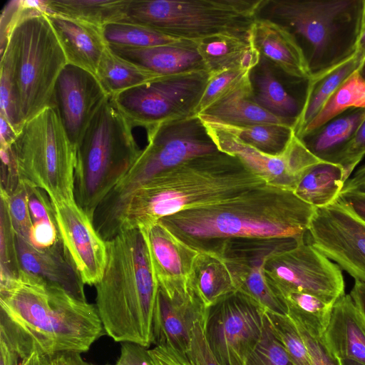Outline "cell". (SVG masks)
<instances>
[{
	"instance_id": "43",
	"label": "cell",
	"mask_w": 365,
	"mask_h": 365,
	"mask_svg": "<svg viewBox=\"0 0 365 365\" xmlns=\"http://www.w3.org/2000/svg\"><path fill=\"white\" fill-rule=\"evenodd\" d=\"M246 365H295L274 335L266 311L261 339L249 356Z\"/></svg>"
},
{
	"instance_id": "47",
	"label": "cell",
	"mask_w": 365,
	"mask_h": 365,
	"mask_svg": "<svg viewBox=\"0 0 365 365\" xmlns=\"http://www.w3.org/2000/svg\"><path fill=\"white\" fill-rule=\"evenodd\" d=\"M365 155V119L359 128L354 138L341 156L340 165L348 179L354 169Z\"/></svg>"
},
{
	"instance_id": "44",
	"label": "cell",
	"mask_w": 365,
	"mask_h": 365,
	"mask_svg": "<svg viewBox=\"0 0 365 365\" xmlns=\"http://www.w3.org/2000/svg\"><path fill=\"white\" fill-rule=\"evenodd\" d=\"M34 185L21 179L15 190L7 195L11 220L16 235L30 241L33 221L29 210V197ZM3 191V190H2Z\"/></svg>"
},
{
	"instance_id": "48",
	"label": "cell",
	"mask_w": 365,
	"mask_h": 365,
	"mask_svg": "<svg viewBox=\"0 0 365 365\" xmlns=\"http://www.w3.org/2000/svg\"><path fill=\"white\" fill-rule=\"evenodd\" d=\"M61 240L56 219L41 220L33 222L30 242L39 248H46L54 245Z\"/></svg>"
},
{
	"instance_id": "1",
	"label": "cell",
	"mask_w": 365,
	"mask_h": 365,
	"mask_svg": "<svg viewBox=\"0 0 365 365\" xmlns=\"http://www.w3.org/2000/svg\"><path fill=\"white\" fill-rule=\"evenodd\" d=\"M315 210L293 191L264 184L159 221L184 243L205 251L230 238H305Z\"/></svg>"
},
{
	"instance_id": "11",
	"label": "cell",
	"mask_w": 365,
	"mask_h": 365,
	"mask_svg": "<svg viewBox=\"0 0 365 365\" xmlns=\"http://www.w3.org/2000/svg\"><path fill=\"white\" fill-rule=\"evenodd\" d=\"M210 76L205 70L164 76L112 98L133 127L148 129L195 115Z\"/></svg>"
},
{
	"instance_id": "56",
	"label": "cell",
	"mask_w": 365,
	"mask_h": 365,
	"mask_svg": "<svg viewBox=\"0 0 365 365\" xmlns=\"http://www.w3.org/2000/svg\"><path fill=\"white\" fill-rule=\"evenodd\" d=\"M356 54L361 61V62L365 58V29L361 31L360 36L359 37L356 45Z\"/></svg>"
},
{
	"instance_id": "53",
	"label": "cell",
	"mask_w": 365,
	"mask_h": 365,
	"mask_svg": "<svg viewBox=\"0 0 365 365\" xmlns=\"http://www.w3.org/2000/svg\"><path fill=\"white\" fill-rule=\"evenodd\" d=\"M356 190L365 192V164L360 166L345 182L341 191Z\"/></svg>"
},
{
	"instance_id": "58",
	"label": "cell",
	"mask_w": 365,
	"mask_h": 365,
	"mask_svg": "<svg viewBox=\"0 0 365 365\" xmlns=\"http://www.w3.org/2000/svg\"><path fill=\"white\" fill-rule=\"evenodd\" d=\"M340 362L341 365H363L361 364L348 359L340 360Z\"/></svg>"
},
{
	"instance_id": "54",
	"label": "cell",
	"mask_w": 365,
	"mask_h": 365,
	"mask_svg": "<svg viewBox=\"0 0 365 365\" xmlns=\"http://www.w3.org/2000/svg\"><path fill=\"white\" fill-rule=\"evenodd\" d=\"M349 294L365 322V282L355 280Z\"/></svg>"
},
{
	"instance_id": "36",
	"label": "cell",
	"mask_w": 365,
	"mask_h": 365,
	"mask_svg": "<svg viewBox=\"0 0 365 365\" xmlns=\"http://www.w3.org/2000/svg\"><path fill=\"white\" fill-rule=\"evenodd\" d=\"M357 108H365V81L358 70L343 82L297 137L300 138L316 130L349 109Z\"/></svg>"
},
{
	"instance_id": "27",
	"label": "cell",
	"mask_w": 365,
	"mask_h": 365,
	"mask_svg": "<svg viewBox=\"0 0 365 365\" xmlns=\"http://www.w3.org/2000/svg\"><path fill=\"white\" fill-rule=\"evenodd\" d=\"M365 119V108H351L299 138L319 160L338 164Z\"/></svg>"
},
{
	"instance_id": "24",
	"label": "cell",
	"mask_w": 365,
	"mask_h": 365,
	"mask_svg": "<svg viewBox=\"0 0 365 365\" xmlns=\"http://www.w3.org/2000/svg\"><path fill=\"white\" fill-rule=\"evenodd\" d=\"M324 340L339 359H348L365 365V322L350 294H344L334 304Z\"/></svg>"
},
{
	"instance_id": "9",
	"label": "cell",
	"mask_w": 365,
	"mask_h": 365,
	"mask_svg": "<svg viewBox=\"0 0 365 365\" xmlns=\"http://www.w3.org/2000/svg\"><path fill=\"white\" fill-rule=\"evenodd\" d=\"M264 0H130L124 21L197 43L252 31Z\"/></svg>"
},
{
	"instance_id": "55",
	"label": "cell",
	"mask_w": 365,
	"mask_h": 365,
	"mask_svg": "<svg viewBox=\"0 0 365 365\" xmlns=\"http://www.w3.org/2000/svg\"><path fill=\"white\" fill-rule=\"evenodd\" d=\"M0 135L1 148L4 149L9 148L17 135V133L13 127L1 115H0Z\"/></svg>"
},
{
	"instance_id": "42",
	"label": "cell",
	"mask_w": 365,
	"mask_h": 365,
	"mask_svg": "<svg viewBox=\"0 0 365 365\" xmlns=\"http://www.w3.org/2000/svg\"><path fill=\"white\" fill-rule=\"evenodd\" d=\"M273 332L295 365H311L305 342L294 321L287 314L266 311Z\"/></svg>"
},
{
	"instance_id": "29",
	"label": "cell",
	"mask_w": 365,
	"mask_h": 365,
	"mask_svg": "<svg viewBox=\"0 0 365 365\" xmlns=\"http://www.w3.org/2000/svg\"><path fill=\"white\" fill-rule=\"evenodd\" d=\"M190 282L208 309L227 294L237 291L230 270L221 256L214 251H198Z\"/></svg>"
},
{
	"instance_id": "49",
	"label": "cell",
	"mask_w": 365,
	"mask_h": 365,
	"mask_svg": "<svg viewBox=\"0 0 365 365\" xmlns=\"http://www.w3.org/2000/svg\"><path fill=\"white\" fill-rule=\"evenodd\" d=\"M117 365H155L149 349L133 342L121 343L120 354Z\"/></svg>"
},
{
	"instance_id": "14",
	"label": "cell",
	"mask_w": 365,
	"mask_h": 365,
	"mask_svg": "<svg viewBox=\"0 0 365 365\" xmlns=\"http://www.w3.org/2000/svg\"><path fill=\"white\" fill-rule=\"evenodd\" d=\"M305 240L306 237L230 238L209 250L221 256L237 291L250 297L267 312L287 314L284 302L267 282L264 265L269 255L295 247Z\"/></svg>"
},
{
	"instance_id": "22",
	"label": "cell",
	"mask_w": 365,
	"mask_h": 365,
	"mask_svg": "<svg viewBox=\"0 0 365 365\" xmlns=\"http://www.w3.org/2000/svg\"><path fill=\"white\" fill-rule=\"evenodd\" d=\"M65 53L68 64L93 75L108 46L103 28L66 16L45 13Z\"/></svg>"
},
{
	"instance_id": "41",
	"label": "cell",
	"mask_w": 365,
	"mask_h": 365,
	"mask_svg": "<svg viewBox=\"0 0 365 365\" xmlns=\"http://www.w3.org/2000/svg\"><path fill=\"white\" fill-rule=\"evenodd\" d=\"M0 285L19 278L21 269L16 235L9 212L7 195L1 190L0 205Z\"/></svg>"
},
{
	"instance_id": "4",
	"label": "cell",
	"mask_w": 365,
	"mask_h": 365,
	"mask_svg": "<svg viewBox=\"0 0 365 365\" xmlns=\"http://www.w3.org/2000/svg\"><path fill=\"white\" fill-rule=\"evenodd\" d=\"M0 304L42 354H81L106 334L96 305L22 271L17 279L0 285Z\"/></svg>"
},
{
	"instance_id": "60",
	"label": "cell",
	"mask_w": 365,
	"mask_h": 365,
	"mask_svg": "<svg viewBox=\"0 0 365 365\" xmlns=\"http://www.w3.org/2000/svg\"><path fill=\"white\" fill-rule=\"evenodd\" d=\"M83 365H93V364H90L87 362L85 361V363L83 364ZM107 365H110V364H107ZM115 365H117L116 364Z\"/></svg>"
},
{
	"instance_id": "6",
	"label": "cell",
	"mask_w": 365,
	"mask_h": 365,
	"mask_svg": "<svg viewBox=\"0 0 365 365\" xmlns=\"http://www.w3.org/2000/svg\"><path fill=\"white\" fill-rule=\"evenodd\" d=\"M132 128L113 98L109 97L76 145L74 199L92 220L98 207L141 153Z\"/></svg>"
},
{
	"instance_id": "12",
	"label": "cell",
	"mask_w": 365,
	"mask_h": 365,
	"mask_svg": "<svg viewBox=\"0 0 365 365\" xmlns=\"http://www.w3.org/2000/svg\"><path fill=\"white\" fill-rule=\"evenodd\" d=\"M265 311L240 291L227 294L207 309L206 339L220 365H246L261 339Z\"/></svg>"
},
{
	"instance_id": "46",
	"label": "cell",
	"mask_w": 365,
	"mask_h": 365,
	"mask_svg": "<svg viewBox=\"0 0 365 365\" xmlns=\"http://www.w3.org/2000/svg\"><path fill=\"white\" fill-rule=\"evenodd\" d=\"M295 324L307 346L311 365H341L340 360L331 352L327 346L324 335L321 336L311 333L299 324L297 323Z\"/></svg>"
},
{
	"instance_id": "45",
	"label": "cell",
	"mask_w": 365,
	"mask_h": 365,
	"mask_svg": "<svg viewBox=\"0 0 365 365\" xmlns=\"http://www.w3.org/2000/svg\"><path fill=\"white\" fill-rule=\"evenodd\" d=\"M206 316L195 323L185 351V355L192 365H220L211 351L206 339Z\"/></svg>"
},
{
	"instance_id": "20",
	"label": "cell",
	"mask_w": 365,
	"mask_h": 365,
	"mask_svg": "<svg viewBox=\"0 0 365 365\" xmlns=\"http://www.w3.org/2000/svg\"><path fill=\"white\" fill-rule=\"evenodd\" d=\"M16 245L22 272L60 287L74 297L86 301L85 284L61 240L51 247L39 248L16 235Z\"/></svg>"
},
{
	"instance_id": "18",
	"label": "cell",
	"mask_w": 365,
	"mask_h": 365,
	"mask_svg": "<svg viewBox=\"0 0 365 365\" xmlns=\"http://www.w3.org/2000/svg\"><path fill=\"white\" fill-rule=\"evenodd\" d=\"M110 96L97 77L67 64L56 81L51 106L57 111L68 138L76 148L86 128Z\"/></svg>"
},
{
	"instance_id": "31",
	"label": "cell",
	"mask_w": 365,
	"mask_h": 365,
	"mask_svg": "<svg viewBox=\"0 0 365 365\" xmlns=\"http://www.w3.org/2000/svg\"><path fill=\"white\" fill-rule=\"evenodd\" d=\"M96 76L108 95L113 97L164 76L118 56L108 46Z\"/></svg>"
},
{
	"instance_id": "37",
	"label": "cell",
	"mask_w": 365,
	"mask_h": 365,
	"mask_svg": "<svg viewBox=\"0 0 365 365\" xmlns=\"http://www.w3.org/2000/svg\"><path fill=\"white\" fill-rule=\"evenodd\" d=\"M219 123L242 143L271 155L280 154L294 134V129L284 124L237 126Z\"/></svg>"
},
{
	"instance_id": "26",
	"label": "cell",
	"mask_w": 365,
	"mask_h": 365,
	"mask_svg": "<svg viewBox=\"0 0 365 365\" xmlns=\"http://www.w3.org/2000/svg\"><path fill=\"white\" fill-rule=\"evenodd\" d=\"M196 44L206 68L211 74L231 69L252 71L261 60L252 31L212 36Z\"/></svg>"
},
{
	"instance_id": "40",
	"label": "cell",
	"mask_w": 365,
	"mask_h": 365,
	"mask_svg": "<svg viewBox=\"0 0 365 365\" xmlns=\"http://www.w3.org/2000/svg\"><path fill=\"white\" fill-rule=\"evenodd\" d=\"M251 71L231 69L211 74L195 115L237 94L254 92Z\"/></svg>"
},
{
	"instance_id": "5",
	"label": "cell",
	"mask_w": 365,
	"mask_h": 365,
	"mask_svg": "<svg viewBox=\"0 0 365 365\" xmlns=\"http://www.w3.org/2000/svg\"><path fill=\"white\" fill-rule=\"evenodd\" d=\"M364 0H264L260 10L294 36L311 79L356 53ZM259 11V12H260Z\"/></svg>"
},
{
	"instance_id": "2",
	"label": "cell",
	"mask_w": 365,
	"mask_h": 365,
	"mask_svg": "<svg viewBox=\"0 0 365 365\" xmlns=\"http://www.w3.org/2000/svg\"><path fill=\"white\" fill-rule=\"evenodd\" d=\"M267 184L238 158L217 151L190 159L138 188L127 200L110 239L163 217L234 197Z\"/></svg>"
},
{
	"instance_id": "28",
	"label": "cell",
	"mask_w": 365,
	"mask_h": 365,
	"mask_svg": "<svg viewBox=\"0 0 365 365\" xmlns=\"http://www.w3.org/2000/svg\"><path fill=\"white\" fill-rule=\"evenodd\" d=\"M260 68L253 86L255 101L273 115L287 120L294 129L308 95L292 93L287 89L263 58Z\"/></svg>"
},
{
	"instance_id": "21",
	"label": "cell",
	"mask_w": 365,
	"mask_h": 365,
	"mask_svg": "<svg viewBox=\"0 0 365 365\" xmlns=\"http://www.w3.org/2000/svg\"><path fill=\"white\" fill-rule=\"evenodd\" d=\"M140 230L158 286L173 288L187 284L198 251L178 239L160 221Z\"/></svg>"
},
{
	"instance_id": "25",
	"label": "cell",
	"mask_w": 365,
	"mask_h": 365,
	"mask_svg": "<svg viewBox=\"0 0 365 365\" xmlns=\"http://www.w3.org/2000/svg\"><path fill=\"white\" fill-rule=\"evenodd\" d=\"M108 46L118 56L162 76L207 71L196 43L191 41L143 48Z\"/></svg>"
},
{
	"instance_id": "7",
	"label": "cell",
	"mask_w": 365,
	"mask_h": 365,
	"mask_svg": "<svg viewBox=\"0 0 365 365\" xmlns=\"http://www.w3.org/2000/svg\"><path fill=\"white\" fill-rule=\"evenodd\" d=\"M146 130L148 145L95 212L93 225L105 241L110 239L121 210L138 188L190 159L220 151L198 115L162 123Z\"/></svg>"
},
{
	"instance_id": "17",
	"label": "cell",
	"mask_w": 365,
	"mask_h": 365,
	"mask_svg": "<svg viewBox=\"0 0 365 365\" xmlns=\"http://www.w3.org/2000/svg\"><path fill=\"white\" fill-rule=\"evenodd\" d=\"M51 202L62 242L78 274L84 284L96 285L106 266V242L75 200Z\"/></svg>"
},
{
	"instance_id": "39",
	"label": "cell",
	"mask_w": 365,
	"mask_h": 365,
	"mask_svg": "<svg viewBox=\"0 0 365 365\" xmlns=\"http://www.w3.org/2000/svg\"><path fill=\"white\" fill-rule=\"evenodd\" d=\"M0 350V365H28L35 354L41 353L33 337L2 311Z\"/></svg>"
},
{
	"instance_id": "15",
	"label": "cell",
	"mask_w": 365,
	"mask_h": 365,
	"mask_svg": "<svg viewBox=\"0 0 365 365\" xmlns=\"http://www.w3.org/2000/svg\"><path fill=\"white\" fill-rule=\"evenodd\" d=\"M306 241L365 282V222L336 200L316 208Z\"/></svg>"
},
{
	"instance_id": "3",
	"label": "cell",
	"mask_w": 365,
	"mask_h": 365,
	"mask_svg": "<svg viewBox=\"0 0 365 365\" xmlns=\"http://www.w3.org/2000/svg\"><path fill=\"white\" fill-rule=\"evenodd\" d=\"M106 247L105 271L95 285L106 334L148 348L158 284L145 235L140 229L123 230Z\"/></svg>"
},
{
	"instance_id": "35",
	"label": "cell",
	"mask_w": 365,
	"mask_h": 365,
	"mask_svg": "<svg viewBox=\"0 0 365 365\" xmlns=\"http://www.w3.org/2000/svg\"><path fill=\"white\" fill-rule=\"evenodd\" d=\"M287 308V315L308 331L324 336L330 322L335 303L318 296L298 291L280 295Z\"/></svg>"
},
{
	"instance_id": "8",
	"label": "cell",
	"mask_w": 365,
	"mask_h": 365,
	"mask_svg": "<svg viewBox=\"0 0 365 365\" xmlns=\"http://www.w3.org/2000/svg\"><path fill=\"white\" fill-rule=\"evenodd\" d=\"M1 58L11 67L25 122L51 106L56 81L68 63L40 8H31L16 23Z\"/></svg>"
},
{
	"instance_id": "50",
	"label": "cell",
	"mask_w": 365,
	"mask_h": 365,
	"mask_svg": "<svg viewBox=\"0 0 365 365\" xmlns=\"http://www.w3.org/2000/svg\"><path fill=\"white\" fill-rule=\"evenodd\" d=\"M85 361L78 352H59L51 354L37 352L33 365H83Z\"/></svg>"
},
{
	"instance_id": "33",
	"label": "cell",
	"mask_w": 365,
	"mask_h": 365,
	"mask_svg": "<svg viewBox=\"0 0 365 365\" xmlns=\"http://www.w3.org/2000/svg\"><path fill=\"white\" fill-rule=\"evenodd\" d=\"M253 96L254 92L237 94L218 105L209 108L199 115L237 126L284 124L293 128L287 120L273 115L257 104Z\"/></svg>"
},
{
	"instance_id": "30",
	"label": "cell",
	"mask_w": 365,
	"mask_h": 365,
	"mask_svg": "<svg viewBox=\"0 0 365 365\" xmlns=\"http://www.w3.org/2000/svg\"><path fill=\"white\" fill-rule=\"evenodd\" d=\"M346 180L340 165L321 161L305 170L294 192L314 207H323L336 200Z\"/></svg>"
},
{
	"instance_id": "23",
	"label": "cell",
	"mask_w": 365,
	"mask_h": 365,
	"mask_svg": "<svg viewBox=\"0 0 365 365\" xmlns=\"http://www.w3.org/2000/svg\"><path fill=\"white\" fill-rule=\"evenodd\" d=\"M252 34L261 57L287 76L311 78L303 53L287 29L269 19L257 17Z\"/></svg>"
},
{
	"instance_id": "51",
	"label": "cell",
	"mask_w": 365,
	"mask_h": 365,
	"mask_svg": "<svg viewBox=\"0 0 365 365\" xmlns=\"http://www.w3.org/2000/svg\"><path fill=\"white\" fill-rule=\"evenodd\" d=\"M149 353L155 365H192L185 353L170 347L155 346Z\"/></svg>"
},
{
	"instance_id": "57",
	"label": "cell",
	"mask_w": 365,
	"mask_h": 365,
	"mask_svg": "<svg viewBox=\"0 0 365 365\" xmlns=\"http://www.w3.org/2000/svg\"><path fill=\"white\" fill-rule=\"evenodd\" d=\"M358 71L365 81V58L361 62Z\"/></svg>"
},
{
	"instance_id": "32",
	"label": "cell",
	"mask_w": 365,
	"mask_h": 365,
	"mask_svg": "<svg viewBox=\"0 0 365 365\" xmlns=\"http://www.w3.org/2000/svg\"><path fill=\"white\" fill-rule=\"evenodd\" d=\"M130 0H46L45 13L77 19L101 28L124 21Z\"/></svg>"
},
{
	"instance_id": "38",
	"label": "cell",
	"mask_w": 365,
	"mask_h": 365,
	"mask_svg": "<svg viewBox=\"0 0 365 365\" xmlns=\"http://www.w3.org/2000/svg\"><path fill=\"white\" fill-rule=\"evenodd\" d=\"M103 34L110 46L143 48L185 41L149 26L128 21L105 26Z\"/></svg>"
},
{
	"instance_id": "10",
	"label": "cell",
	"mask_w": 365,
	"mask_h": 365,
	"mask_svg": "<svg viewBox=\"0 0 365 365\" xmlns=\"http://www.w3.org/2000/svg\"><path fill=\"white\" fill-rule=\"evenodd\" d=\"M9 149L21 179L52 201L75 200L76 149L53 107L26 121Z\"/></svg>"
},
{
	"instance_id": "61",
	"label": "cell",
	"mask_w": 365,
	"mask_h": 365,
	"mask_svg": "<svg viewBox=\"0 0 365 365\" xmlns=\"http://www.w3.org/2000/svg\"><path fill=\"white\" fill-rule=\"evenodd\" d=\"M35 354H34V355H35ZM33 358H34V356L32 357V359H31V361H30V363H29V365H33Z\"/></svg>"
},
{
	"instance_id": "59",
	"label": "cell",
	"mask_w": 365,
	"mask_h": 365,
	"mask_svg": "<svg viewBox=\"0 0 365 365\" xmlns=\"http://www.w3.org/2000/svg\"><path fill=\"white\" fill-rule=\"evenodd\" d=\"M365 29V0H364V10H363V16H362V29H361V31L363 29Z\"/></svg>"
},
{
	"instance_id": "34",
	"label": "cell",
	"mask_w": 365,
	"mask_h": 365,
	"mask_svg": "<svg viewBox=\"0 0 365 365\" xmlns=\"http://www.w3.org/2000/svg\"><path fill=\"white\" fill-rule=\"evenodd\" d=\"M361 61L355 53L351 58L316 79L310 78V86L305 107L294 128L297 136L322 110L330 96L354 71L359 70Z\"/></svg>"
},
{
	"instance_id": "13",
	"label": "cell",
	"mask_w": 365,
	"mask_h": 365,
	"mask_svg": "<svg viewBox=\"0 0 365 365\" xmlns=\"http://www.w3.org/2000/svg\"><path fill=\"white\" fill-rule=\"evenodd\" d=\"M264 272L268 284L280 298L284 292L298 291L335 303L345 294L339 266L306 240L295 247L269 255Z\"/></svg>"
},
{
	"instance_id": "19",
	"label": "cell",
	"mask_w": 365,
	"mask_h": 365,
	"mask_svg": "<svg viewBox=\"0 0 365 365\" xmlns=\"http://www.w3.org/2000/svg\"><path fill=\"white\" fill-rule=\"evenodd\" d=\"M207 312L190 279L185 286H158L153 314L152 344L185 353L195 323L205 317Z\"/></svg>"
},
{
	"instance_id": "52",
	"label": "cell",
	"mask_w": 365,
	"mask_h": 365,
	"mask_svg": "<svg viewBox=\"0 0 365 365\" xmlns=\"http://www.w3.org/2000/svg\"><path fill=\"white\" fill-rule=\"evenodd\" d=\"M336 201L365 222V192L356 190L341 191Z\"/></svg>"
},
{
	"instance_id": "16",
	"label": "cell",
	"mask_w": 365,
	"mask_h": 365,
	"mask_svg": "<svg viewBox=\"0 0 365 365\" xmlns=\"http://www.w3.org/2000/svg\"><path fill=\"white\" fill-rule=\"evenodd\" d=\"M221 152L238 158L267 184L294 192L302 174L321 162L295 135L279 155L264 153L240 141L217 121L200 116Z\"/></svg>"
}]
</instances>
